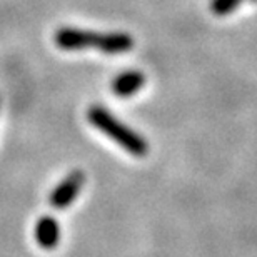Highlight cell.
Instances as JSON below:
<instances>
[{
  "label": "cell",
  "mask_w": 257,
  "mask_h": 257,
  "mask_svg": "<svg viewBox=\"0 0 257 257\" xmlns=\"http://www.w3.org/2000/svg\"><path fill=\"white\" fill-rule=\"evenodd\" d=\"M85 182V176L82 171H74L69 176L59 182V186L54 189L49 195V204L55 209H65L75 200V197L82 191V186Z\"/></svg>",
  "instance_id": "obj_3"
},
{
  "label": "cell",
  "mask_w": 257,
  "mask_h": 257,
  "mask_svg": "<svg viewBox=\"0 0 257 257\" xmlns=\"http://www.w3.org/2000/svg\"><path fill=\"white\" fill-rule=\"evenodd\" d=\"M242 0H212L210 2V10L217 15H227L237 7Z\"/></svg>",
  "instance_id": "obj_6"
},
{
  "label": "cell",
  "mask_w": 257,
  "mask_h": 257,
  "mask_svg": "<svg viewBox=\"0 0 257 257\" xmlns=\"http://www.w3.org/2000/svg\"><path fill=\"white\" fill-rule=\"evenodd\" d=\"M87 119L94 127H97L102 134L110 137L112 141L117 142L122 149L131 152L132 156L142 157L149 152L147 141L142 139L137 132H134L131 127L122 124L119 119H115L105 107L102 105H92L87 110Z\"/></svg>",
  "instance_id": "obj_2"
},
{
  "label": "cell",
  "mask_w": 257,
  "mask_h": 257,
  "mask_svg": "<svg viewBox=\"0 0 257 257\" xmlns=\"http://www.w3.org/2000/svg\"><path fill=\"white\" fill-rule=\"evenodd\" d=\"M35 240L42 249H54L59 244L60 239V227L59 222L50 215H44L35 224Z\"/></svg>",
  "instance_id": "obj_4"
},
{
  "label": "cell",
  "mask_w": 257,
  "mask_h": 257,
  "mask_svg": "<svg viewBox=\"0 0 257 257\" xmlns=\"http://www.w3.org/2000/svg\"><path fill=\"white\" fill-rule=\"evenodd\" d=\"M55 44L64 50H82L95 47L104 54H124L134 47V40L124 32H92V30L62 27L55 32Z\"/></svg>",
  "instance_id": "obj_1"
},
{
  "label": "cell",
  "mask_w": 257,
  "mask_h": 257,
  "mask_svg": "<svg viewBox=\"0 0 257 257\" xmlns=\"http://www.w3.org/2000/svg\"><path fill=\"white\" fill-rule=\"evenodd\" d=\"M146 84V77L137 70H127L117 75L112 82V90L119 97H131Z\"/></svg>",
  "instance_id": "obj_5"
}]
</instances>
